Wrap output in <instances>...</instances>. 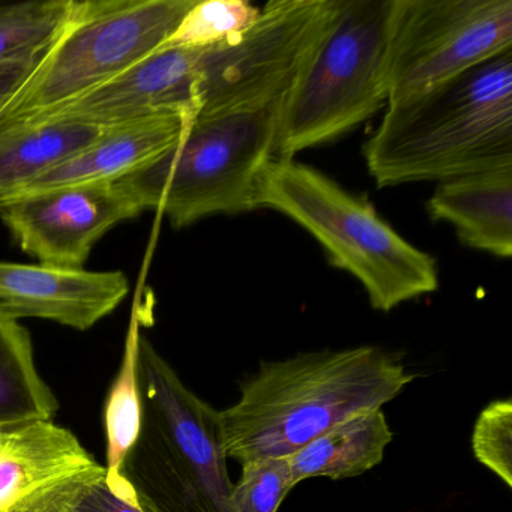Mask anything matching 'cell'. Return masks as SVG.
<instances>
[{
  "mask_svg": "<svg viewBox=\"0 0 512 512\" xmlns=\"http://www.w3.org/2000/svg\"><path fill=\"white\" fill-rule=\"evenodd\" d=\"M260 8L247 0H194L164 46L211 49L232 43L250 31Z\"/></svg>",
  "mask_w": 512,
  "mask_h": 512,
  "instance_id": "cell-21",
  "label": "cell"
},
{
  "mask_svg": "<svg viewBox=\"0 0 512 512\" xmlns=\"http://www.w3.org/2000/svg\"><path fill=\"white\" fill-rule=\"evenodd\" d=\"M284 103L197 113L178 143L151 166L125 179L146 211L166 215L175 229L212 215L253 211L262 173L275 158Z\"/></svg>",
  "mask_w": 512,
  "mask_h": 512,
  "instance_id": "cell-5",
  "label": "cell"
},
{
  "mask_svg": "<svg viewBox=\"0 0 512 512\" xmlns=\"http://www.w3.org/2000/svg\"><path fill=\"white\" fill-rule=\"evenodd\" d=\"M512 50V0H394L386 104L437 88Z\"/></svg>",
  "mask_w": 512,
  "mask_h": 512,
  "instance_id": "cell-9",
  "label": "cell"
},
{
  "mask_svg": "<svg viewBox=\"0 0 512 512\" xmlns=\"http://www.w3.org/2000/svg\"><path fill=\"white\" fill-rule=\"evenodd\" d=\"M256 208L274 209L310 233L332 265L362 284L374 310L388 313L439 287L430 254L398 235L370 203L295 158L266 166Z\"/></svg>",
  "mask_w": 512,
  "mask_h": 512,
  "instance_id": "cell-3",
  "label": "cell"
},
{
  "mask_svg": "<svg viewBox=\"0 0 512 512\" xmlns=\"http://www.w3.org/2000/svg\"><path fill=\"white\" fill-rule=\"evenodd\" d=\"M203 50L160 47L121 76L43 121L56 119L107 128L172 113L194 118L199 109Z\"/></svg>",
  "mask_w": 512,
  "mask_h": 512,
  "instance_id": "cell-12",
  "label": "cell"
},
{
  "mask_svg": "<svg viewBox=\"0 0 512 512\" xmlns=\"http://www.w3.org/2000/svg\"><path fill=\"white\" fill-rule=\"evenodd\" d=\"M392 437L382 409L359 413L286 457L292 487L310 478L361 476L382 463Z\"/></svg>",
  "mask_w": 512,
  "mask_h": 512,
  "instance_id": "cell-16",
  "label": "cell"
},
{
  "mask_svg": "<svg viewBox=\"0 0 512 512\" xmlns=\"http://www.w3.org/2000/svg\"><path fill=\"white\" fill-rule=\"evenodd\" d=\"M427 211L431 220L454 227L466 247L512 256V166L439 182Z\"/></svg>",
  "mask_w": 512,
  "mask_h": 512,
  "instance_id": "cell-15",
  "label": "cell"
},
{
  "mask_svg": "<svg viewBox=\"0 0 512 512\" xmlns=\"http://www.w3.org/2000/svg\"><path fill=\"white\" fill-rule=\"evenodd\" d=\"M130 292L121 271L0 262V313L37 317L86 331L112 314Z\"/></svg>",
  "mask_w": 512,
  "mask_h": 512,
  "instance_id": "cell-13",
  "label": "cell"
},
{
  "mask_svg": "<svg viewBox=\"0 0 512 512\" xmlns=\"http://www.w3.org/2000/svg\"><path fill=\"white\" fill-rule=\"evenodd\" d=\"M385 107L364 145L379 188L512 166V50Z\"/></svg>",
  "mask_w": 512,
  "mask_h": 512,
  "instance_id": "cell-2",
  "label": "cell"
},
{
  "mask_svg": "<svg viewBox=\"0 0 512 512\" xmlns=\"http://www.w3.org/2000/svg\"><path fill=\"white\" fill-rule=\"evenodd\" d=\"M73 0L0 4V67H35L58 37Z\"/></svg>",
  "mask_w": 512,
  "mask_h": 512,
  "instance_id": "cell-20",
  "label": "cell"
},
{
  "mask_svg": "<svg viewBox=\"0 0 512 512\" xmlns=\"http://www.w3.org/2000/svg\"><path fill=\"white\" fill-rule=\"evenodd\" d=\"M145 211L133 185L122 179L10 200L0 205V221L38 263L85 268L91 251L107 232Z\"/></svg>",
  "mask_w": 512,
  "mask_h": 512,
  "instance_id": "cell-10",
  "label": "cell"
},
{
  "mask_svg": "<svg viewBox=\"0 0 512 512\" xmlns=\"http://www.w3.org/2000/svg\"><path fill=\"white\" fill-rule=\"evenodd\" d=\"M394 0H338L320 40L281 110L274 157L326 145L386 106L385 53Z\"/></svg>",
  "mask_w": 512,
  "mask_h": 512,
  "instance_id": "cell-7",
  "label": "cell"
},
{
  "mask_svg": "<svg viewBox=\"0 0 512 512\" xmlns=\"http://www.w3.org/2000/svg\"><path fill=\"white\" fill-rule=\"evenodd\" d=\"M59 404L35 364L31 334L0 313V428L53 421Z\"/></svg>",
  "mask_w": 512,
  "mask_h": 512,
  "instance_id": "cell-19",
  "label": "cell"
},
{
  "mask_svg": "<svg viewBox=\"0 0 512 512\" xmlns=\"http://www.w3.org/2000/svg\"><path fill=\"white\" fill-rule=\"evenodd\" d=\"M139 319L133 317L125 340L124 356L104 406L106 433V475L104 481L115 496L139 499V490L124 470L142 430V395L139 379Z\"/></svg>",
  "mask_w": 512,
  "mask_h": 512,
  "instance_id": "cell-18",
  "label": "cell"
},
{
  "mask_svg": "<svg viewBox=\"0 0 512 512\" xmlns=\"http://www.w3.org/2000/svg\"><path fill=\"white\" fill-rule=\"evenodd\" d=\"M139 379L142 430L125 478L166 512H230L220 412L191 392L145 337Z\"/></svg>",
  "mask_w": 512,
  "mask_h": 512,
  "instance_id": "cell-4",
  "label": "cell"
},
{
  "mask_svg": "<svg viewBox=\"0 0 512 512\" xmlns=\"http://www.w3.org/2000/svg\"><path fill=\"white\" fill-rule=\"evenodd\" d=\"M194 0H73L58 37L10 100L0 128L34 124L160 49Z\"/></svg>",
  "mask_w": 512,
  "mask_h": 512,
  "instance_id": "cell-6",
  "label": "cell"
},
{
  "mask_svg": "<svg viewBox=\"0 0 512 512\" xmlns=\"http://www.w3.org/2000/svg\"><path fill=\"white\" fill-rule=\"evenodd\" d=\"M193 119L172 113L104 128L94 142L47 170L7 202L56 188L130 178L178 143Z\"/></svg>",
  "mask_w": 512,
  "mask_h": 512,
  "instance_id": "cell-14",
  "label": "cell"
},
{
  "mask_svg": "<svg viewBox=\"0 0 512 512\" xmlns=\"http://www.w3.org/2000/svg\"><path fill=\"white\" fill-rule=\"evenodd\" d=\"M337 7L338 0H274L238 40L203 50L197 113L284 103Z\"/></svg>",
  "mask_w": 512,
  "mask_h": 512,
  "instance_id": "cell-8",
  "label": "cell"
},
{
  "mask_svg": "<svg viewBox=\"0 0 512 512\" xmlns=\"http://www.w3.org/2000/svg\"><path fill=\"white\" fill-rule=\"evenodd\" d=\"M104 475L83 493L68 512H166L140 490L139 499L136 500L115 496L104 481Z\"/></svg>",
  "mask_w": 512,
  "mask_h": 512,
  "instance_id": "cell-24",
  "label": "cell"
},
{
  "mask_svg": "<svg viewBox=\"0 0 512 512\" xmlns=\"http://www.w3.org/2000/svg\"><path fill=\"white\" fill-rule=\"evenodd\" d=\"M473 455L482 466L512 488V401L488 404L476 419L472 433Z\"/></svg>",
  "mask_w": 512,
  "mask_h": 512,
  "instance_id": "cell-23",
  "label": "cell"
},
{
  "mask_svg": "<svg viewBox=\"0 0 512 512\" xmlns=\"http://www.w3.org/2000/svg\"><path fill=\"white\" fill-rule=\"evenodd\" d=\"M292 488L286 458L242 464L241 476L233 484L230 512H277Z\"/></svg>",
  "mask_w": 512,
  "mask_h": 512,
  "instance_id": "cell-22",
  "label": "cell"
},
{
  "mask_svg": "<svg viewBox=\"0 0 512 512\" xmlns=\"http://www.w3.org/2000/svg\"><path fill=\"white\" fill-rule=\"evenodd\" d=\"M32 68L34 67H22V65L0 67V107L4 106L10 100L11 95L22 86Z\"/></svg>",
  "mask_w": 512,
  "mask_h": 512,
  "instance_id": "cell-25",
  "label": "cell"
},
{
  "mask_svg": "<svg viewBox=\"0 0 512 512\" xmlns=\"http://www.w3.org/2000/svg\"><path fill=\"white\" fill-rule=\"evenodd\" d=\"M413 379L377 346L262 361L241 383L239 400L220 412L227 460L242 466L289 457L335 425L382 409Z\"/></svg>",
  "mask_w": 512,
  "mask_h": 512,
  "instance_id": "cell-1",
  "label": "cell"
},
{
  "mask_svg": "<svg viewBox=\"0 0 512 512\" xmlns=\"http://www.w3.org/2000/svg\"><path fill=\"white\" fill-rule=\"evenodd\" d=\"M104 473L53 421L0 428V512H68Z\"/></svg>",
  "mask_w": 512,
  "mask_h": 512,
  "instance_id": "cell-11",
  "label": "cell"
},
{
  "mask_svg": "<svg viewBox=\"0 0 512 512\" xmlns=\"http://www.w3.org/2000/svg\"><path fill=\"white\" fill-rule=\"evenodd\" d=\"M103 130L56 119L0 128V205L94 142Z\"/></svg>",
  "mask_w": 512,
  "mask_h": 512,
  "instance_id": "cell-17",
  "label": "cell"
}]
</instances>
